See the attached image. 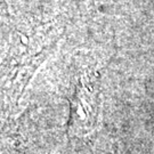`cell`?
Instances as JSON below:
<instances>
[{
    "mask_svg": "<svg viewBox=\"0 0 154 154\" xmlns=\"http://www.w3.org/2000/svg\"><path fill=\"white\" fill-rule=\"evenodd\" d=\"M0 154H25V146L18 135L6 125L0 127Z\"/></svg>",
    "mask_w": 154,
    "mask_h": 154,
    "instance_id": "1",
    "label": "cell"
}]
</instances>
